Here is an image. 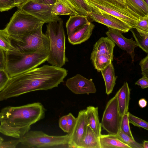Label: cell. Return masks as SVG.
Here are the masks:
<instances>
[{
    "label": "cell",
    "instance_id": "1",
    "mask_svg": "<svg viewBox=\"0 0 148 148\" xmlns=\"http://www.w3.org/2000/svg\"><path fill=\"white\" fill-rule=\"evenodd\" d=\"M67 73L64 68L47 64L10 77L0 92V101L33 91L57 87L64 82Z\"/></svg>",
    "mask_w": 148,
    "mask_h": 148
},
{
    "label": "cell",
    "instance_id": "2",
    "mask_svg": "<svg viewBox=\"0 0 148 148\" xmlns=\"http://www.w3.org/2000/svg\"><path fill=\"white\" fill-rule=\"evenodd\" d=\"M45 112L38 102L5 107L0 112V133L19 139L29 131L32 125L44 118Z\"/></svg>",
    "mask_w": 148,
    "mask_h": 148
},
{
    "label": "cell",
    "instance_id": "3",
    "mask_svg": "<svg viewBox=\"0 0 148 148\" xmlns=\"http://www.w3.org/2000/svg\"><path fill=\"white\" fill-rule=\"evenodd\" d=\"M5 70L10 77L37 67L47 60L49 52H5Z\"/></svg>",
    "mask_w": 148,
    "mask_h": 148
},
{
    "label": "cell",
    "instance_id": "4",
    "mask_svg": "<svg viewBox=\"0 0 148 148\" xmlns=\"http://www.w3.org/2000/svg\"><path fill=\"white\" fill-rule=\"evenodd\" d=\"M45 34L49 43L47 61L51 65L62 67L68 61L65 54L66 38L62 20L48 23Z\"/></svg>",
    "mask_w": 148,
    "mask_h": 148
},
{
    "label": "cell",
    "instance_id": "5",
    "mask_svg": "<svg viewBox=\"0 0 148 148\" xmlns=\"http://www.w3.org/2000/svg\"><path fill=\"white\" fill-rule=\"evenodd\" d=\"M43 25L21 35H9L13 46L21 52H49V41L42 32Z\"/></svg>",
    "mask_w": 148,
    "mask_h": 148
},
{
    "label": "cell",
    "instance_id": "6",
    "mask_svg": "<svg viewBox=\"0 0 148 148\" xmlns=\"http://www.w3.org/2000/svg\"><path fill=\"white\" fill-rule=\"evenodd\" d=\"M18 139L22 148H69L68 134L50 136L41 131H29Z\"/></svg>",
    "mask_w": 148,
    "mask_h": 148
},
{
    "label": "cell",
    "instance_id": "7",
    "mask_svg": "<svg viewBox=\"0 0 148 148\" xmlns=\"http://www.w3.org/2000/svg\"><path fill=\"white\" fill-rule=\"evenodd\" d=\"M44 23L35 17L18 9L13 14L4 29L10 36H18L36 28Z\"/></svg>",
    "mask_w": 148,
    "mask_h": 148
},
{
    "label": "cell",
    "instance_id": "8",
    "mask_svg": "<svg viewBox=\"0 0 148 148\" xmlns=\"http://www.w3.org/2000/svg\"><path fill=\"white\" fill-rule=\"evenodd\" d=\"M122 117L116 93L106 104L101 123V127L108 134L117 135L120 129Z\"/></svg>",
    "mask_w": 148,
    "mask_h": 148
},
{
    "label": "cell",
    "instance_id": "9",
    "mask_svg": "<svg viewBox=\"0 0 148 148\" xmlns=\"http://www.w3.org/2000/svg\"><path fill=\"white\" fill-rule=\"evenodd\" d=\"M54 5L40 3L31 0L19 9L35 17L44 23H49L62 19L58 15L52 14L51 10Z\"/></svg>",
    "mask_w": 148,
    "mask_h": 148
},
{
    "label": "cell",
    "instance_id": "10",
    "mask_svg": "<svg viewBox=\"0 0 148 148\" xmlns=\"http://www.w3.org/2000/svg\"><path fill=\"white\" fill-rule=\"evenodd\" d=\"M92 12L87 16L91 22H96L106 26L108 28L115 29L122 33L128 32L132 28L127 23L100 10L91 8Z\"/></svg>",
    "mask_w": 148,
    "mask_h": 148
},
{
    "label": "cell",
    "instance_id": "11",
    "mask_svg": "<svg viewBox=\"0 0 148 148\" xmlns=\"http://www.w3.org/2000/svg\"><path fill=\"white\" fill-rule=\"evenodd\" d=\"M88 125L86 110L79 111L74 126L69 135V148H82V140Z\"/></svg>",
    "mask_w": 148,
    "mask_h": 148
},
{
    "label": "cell",
    "instance_id": "12",
    "mask_svg": "<svg viewBox=\"0 0 148 148\" xmlns=\"http://www.w3.org/2000/svg\"><path fill=\"white\" fill-rule=\"evenodd\" d=\"M66 85L76 94L95 93L97 90L92 79H88L79 74L67 79Z\"/></svg>",
    "mask_w": 148,
    "mask_h": 148
},
{
    "label": "cell",
    "instance_id": "13",
    "mask_svg": "<svg viewBox=\"0 0 148 148\" xmlns=\"http://www.w3.org/2000/svg\"><path fill=\"white\" fill-rule=\"evenodd\" d=\"M108 28V30L105 33L107 37L120 48L127 51L130 56L133 63L135 55L134 49L138 47L135 41L133 40L132 38L130 39L125 37L122 32L119 30Z\"/></svg>",
    "mask_w": 148,
    "mask_h": 148
},
{
    "label": "cell",
    "instance_id": "14",
    "mask_svg": "<svg viewBox=\"0 0 148 148\" xmlns=\"http://www.w3.org/2000/svg\"><path fill=\"white\" fill-rule=\"evenodd\" d=\"M95 27L94 24L90 22L68 36L69 42L74 45L85 42L90 38Z\"/></svg>",
    "mask_w": 148,
    "mask_h": 148
},
{
    "label": "cell",
    "instance_id": "15",
    "mask_svg": "<svg viewBox=\"0 0 148 148\" xmlns=\"http://www.w3.org/2000/svg\"><path fill=\"white\" fill-rule=\"evenodd\" d=\"M91 8L100 10L107 13L127 23L132 29L134 28L138 21L110 8L98 4L88 0H84Z\"/></svg>",
    "mask_w": 148,
    "mask_h": 148
},
{
    "label": "cell",
    "instance_id": "16",
    "mask_svg": "<svg viewBox=\"0 0 148 148\" xmlns=\"http://www.w3.org/2000/svg\"><path fill=\"white\" fill-rule=\"evenodd\" d=\"M71 10L75 15L88 16L92 12L91 7L84 0H57Z\"/></svg>",
    "mask_w": 148,
    "mask_h": 148
},
{
    "label": "cell",
    "instance_id": "17",
    "mask_svg": "<svg viewBox=\"0 0 148 148\" xmlns=\"http://www.w3.org/2000/svg\"><path fill=\"white\" fill-rule=\"evenodd\" d=\"M119 112L122 117L128 112L130 99V89L127 82H124L116 93Z\"/></svg>",
    "mask_w": 148,
    "mask_h": 148
},
{
    "label": "cell",
    "instance_id": "18",
    "mask_svg": "<svg viewBox=\"0 0 148 148\" xmlns=\"http://www.w3.org/2000/svg\"><path fill=\"white\" fill-rule=\"evenodd\" d=\"M128 9L138 19L148 16V5L144 0H124Z\"/></svg>",
    "mask_w": 148,
    "mask_h": 148
},
{
    "label": "cell",
    "instance_id": "19",
    "mask_svg": "<svg viewBox=\"0 0 148 148\" xmlns=\"http://www.w3.org/2000/svg\"><path fill=\"white\" fill-rule=\"evenodd\" d=\"M85 110L88 126L99 137L101 134V126L99 117L98 107L89 106Z\"/></svg>",
    "mask_w": 148,
    "mask_h": 148
},
{
    "label": "cell",
    "instance_id": "20",
    "mask_svg": "<svg viewBox=\"0 0 148 148\" xmlns=\"http://www.w3.org/2000/svg\"><path fill=\"white\" fill-rule=\"evenodd\" d=\"M99 138L100 148H131L122 141L117 135L101 134Z\"/></svg>",
    "mask_w": 148,
    "mask_h": 148
},
{
    "label": "cell",
    "instance_id": "21",
    "mask_svg": "<svg viewBox=\"0 0 148 148\" xmlns=\"http://www.w3.org/2000/svg\"><path fill=\"white\" fill-rule=\"evenodd\" d=\"M115 44L108 37H102L94 45L91 54H107L113 56Z\"/></svg>",
    "mask_w": 148,
    "mask_h": 148
},
{
    "label": "cell",
    "instance_id": "22",
    "mask_svg": "<svg viewBox=\"0 0 148 148\" xmlns=\"http://www.w3.org/2000/svg\"><path fill=\"white\" fill-rule=\"evenodd\" d=\"M100 71L105 82L106 93L108 95L112 92L117 77L115 75L114 69L112 63L109 64Z\"/></svg>",
    "mask_w": 148,
    "mask_h": 148
},
{
    "label": "cell",
    "instance_id": "23",
    "mask_svg": "<svg viewBox=\"0 0 148 148\" xmlns=\"http://www.w3.org/2000/svg\"><path fill=\"white\" fill-rule=\"evenodd\" d=\"M89 22L87 16L78 15H70L66 23L68 36Z\"/></svg>",
    "mask_w": 148,
    "mask_h": 148
},
{
    "label": "cell",
    "instance_id": "24",
    "mask_svg": "<svg viewBox=\"0 0 148 148\" xmlns=\"http://www.w3.org/2000/svg\"><path fill=\"white\" fill-rule=\"evenodd\" d=\"M90 59L95 69L99 72L112 63L113 56L107 54H91Z\"/></svg>",
    "mask_w": 148,
    "mask_h": 148
},
{
    "label": "cell",
    "instance_id": "25",
    "mask_svg": "<svg viewBox=\"0 0 148 148\" xmlns=\"http://www.w3.org/2000/svg\"><path fill=\"white\" fill-rule=\"evenodd\" d=\"M82 148H100L99 137L88 125Z\"/></svg>",
    "mask_w": 148,
    "mask_h": 148
},
{
    "label": "cell",
    "instance_id": "26",
    "mask_svg": "<svg viewBox=\"0 0 148 148\" xmlns=\"http://www.w3.org/2000/svg\"><path fill=\"white\" fill-rule=\"evenodd\" d=\"M98 4L110 8L128 16L138 21V20L134 17L128 11L123 8L115 0H88Z\"/></svg>",
    "mask_w": 148,
    "mask_h": 148
},
{
    "label": "cell",
    "instance_id": "27",
    "mask_svg": "<svg viewBox=\"0 0 148 148\" xmlns=\"http://www.w3.org/2000/svg\"><path fill=\"white\" fill-rule=\"evenodd\" d=\"M138 46L146 53H148V34L136 32L131 29L130 30Z\"/></svg>",
    "mask_w": 148,
    "mask_h": 148
},
{
    "label": "cell",
    "instance_id": "28",
    "mask_svg": "<svg viewBox=\"0 0 148 148\" xmlns=\"http://www.w3.org/2000/svg\"><path fill=\"white\" fill-rule=\"evenodd\" d=\"M0 48L5 52L17 51L12 45L9 35L4 29H0Z\"/></svg>",
    "mask_w": 148,
    "mask_h": 148
},
{
    "label": "cell",
    "instance_id": "29",
    "mask_svg": "<svg viewBox=\"0 0 148 148\" xmlns=\"http://www.w3.org/2000/svg\"><path fill=\"white\" fill-rule=\"evenodd\" d=\"M117 135L122 141L128 145L131 148H143L142 144L136 142L134 139L128 136L120 129Z\"/></svg>",
    "mask_w": 148,
    "mask_h": 148
},
{
    "label": "cell",
    "instance_id": "30",
    "mask_svg": "<svg viewBox=\"0 0 148 148\" xmlns=\"http://www.w3.org/2000/svg\"><path fill=\"white\" fill-rule=\"evenodd\" d=\"M51 13L55 15H74V13L69 8L60 3L57 1L54 4Z\"/></svg>",
    "mask_w": 148,
    "mask_h": 148
},
{
    "label": "cell",
    "instance_id": "31",
    "mask_svg": "<svg viewBox=\"0 0 148 148\" xmlns=\"http://www.w3.org/2000/svg\"><path fill=\"white\" fill-rule=\"evenodd\" d=\"M128 118L130 123L134 125L148 130V123L145 121L134 116L128 112Z\"/></svg>",
    "mask_w": 148,
    "mask_h": 148
},
{
    "label": "cell",
    "instance_id": "32",
    "mask_svg": "<svg viewBox=\"0 0 148 148\" xmlns=\"http://www.w3.org/2000/svg\"><path fill=\"white\" fill-rule=\"evenodd\" d=\"M120 129L126 135L132 139H134L130 129L128 118V112L124 114L122 117Z\"/></svg>",
    "mask_w": 148,
    "mask_h": 148
},
{
    "label": "cell",
    "instance_id": "33",
    "mask_svg": "<svg viewBox=\"0 0 148 148\" xmlns=\"http://www.w3.org/2000/svg\"><path fill=\"white\" fill-rule=\"evenodd\" d=\"M148 16L140 17L134 29L140 33L148 34Z\"/></svg>",
    "mask_w": 148,
    "mask_h": 148
},
{
    "label": "cell",
    "instance_id": "34",
    "mask_svg": "<svg viewBox=\"0 0 148 148\" xmlns=\"http://www.w3.org/2000/svg\"><path fill=\"white\" fill-rule=\"evenodd\" d=\"M16 5L13 0H0V11H8Z\"/></svg>",
    "mask_w": 148,
    "mask_h": 148
},
{
    "label": "cell",
    "instance_id": "35",
    "mask_svg": "<svg viewBox=\"0 0 148 148\" xmlns=\"http://www.w3.org/2000/svg\"><path fill=\"white\" fill-rule=\"evenodd\" d=\"M10 78L5 70H0V92L3 88Z\"/></svg>",
    "mask_w": 148,
    "mask_h": 148
},
{
    "label": "cell",
    "instance_id": "36",
    "mask_svg": "<svg viewBox=\"0 0 148 148\" xmlns=\"http://www.w3.org/2000/svg\"><path fill=\"white\" fill-rule=\"evenodd\" d=\"M67 133L71 134L74 126L76 120L75 118L71 113L67 115Z\"/></svg>",
    "mask_w": 148,
    "mask_h": 148
},
{
    "label": "cell",
    "instance_id": "37",
    "mask_svg": "<svg viewBox=\"0 0 148 148\" xmlns=\"http://www.w3.org/2000/svg\"><path fill=\"white\" fill-rule=\"evenodd\" d=\"M143 76L148 77V55L142 59L139 62Z\"/></svg>",
    "mask_w": 148,
    "mask_h": 148
},
{
    "label": "cell",
    "instance_id": "38",
    "mask_svg": "<svg viewBox=\"0 0 148 148\" xmlns=\"http://www.w3.org/2000/svg\"><path fill=\"white\" fill-rule=\"evenodd\" d=\"M18 139L7 141H3L0 143V148H15L19 144Z\"/></svg>",
    "mask_w": 148,
    "mask_h": 148
},
{
    "label": "cell",
    "instance_id": "39",
    "mask_svg": "<svg viewBox=\"0 0 148 148\" xmlns=\"http://www.w3.org/2000/svg\"><path fill=\"white\" fill-rule=\"evenodd\" d=\"M67 115L60 117L59 120V125L60 128L64 132L67 133Z\"/></svg>",
    "mask_w": 148,
    "mask_h": 148
},
{
    "label": "cell",
    "instance_id": "40",
    "mask_svg": "<svg viewBox=\"0 0 148 148\" xmlns=\"http://www.w3.org/2000/svg\"><path fill=\"white\" fill-rule=\"evenodd\" d=\"M135 84L140 86L142 89L147 88L148 87V77L143 76L141 78L135 83Z\"/></svg>",
    "mask_w": 148,
    "mask_h": 148
},
{
    "label": "cell",
    "instance_id": "41",
    "mask_svg": "<svg viewBox=\"0 0 148 148\" xmlns=\"http://www.w3.org/2000/svg\"><path fill=\"white\" fill-rule=\"evenodd\" d=\"M5 52L0 48V70H5Z\"/></svg>",
    "mask_w": 148,
    "mask_h": 148
},
{
    "label": "cell",
    "instance_id": "42",
    "mask_svg": "<svg viewBox=\"0 0 148 148\" xmlns=\"http://www.w3.org/2000/svg\"><path fill=\"white\" fill-rule=\"evenodd\" d=\"M33 1L40 3L46 5H53L57 1V0H32Z\"/></svg>",
    "mask_w": 148,
    "mask_h": 148
},
{
    "label": "cell",
    "instance_id": "43",
    "mask_svg": "<svg viewBox=\"0 0 148 148\" xmlns=\"http://www.w3.org/2000/svg\"><path fill=\"white\" fill-rule=\"evenodd\" d=\"M32 0H13L16 7L18 9L20 8L23 5L28 2Z\"/></svg>",
    "mask_w": 148,
    "mask_h": 148
},
{
    "label": "cell",
    "instance_id": "44",
    "mask_svg": "<svg viewBox=\"0 0 148 148\" xmlns=\"http://www.w3.org/2000/svg\"><path fill=\"white\" fill-rule=\"evenodd\" d=\"M120 5H121L123 8L128 11L134 17L137 18V19L139 20V19H138L127 8L126 6L124 0H115Z\"/></svg>",
    "mask_w": 148,
    "mask_h": 148
},
{
    "label": "cell",
    "instance_id": "45",
    "mask_svg": "<svg viewBox=\"0 0 148 148\" xmlns=\"http://www.w3.org/2000/svg\"><path fill=\"white\" fill-rule=\"evenodd\" d=\"M139 106L141 108L145 107L147 104V100L144 98H141L139 99L138 102Z\"/></svg>",
    "mask_w": 148,
    "mask_h": 148
},
{
    "label": "cell",
    "instance_id": "46",
    "mask_svg": "<svg viewBox=\"0 0 148 148\" xmlns=\"http://www.w3.org/2000/svg\"><path fill=\"white\" fill-rule=\"evenodd\" d=\"M143 148H148V141L144 140L142 144Z\"/></svg>",
    "mask_w": 148,
    "mask_h": 148
},
{
    "label": "cell",
    "instance_id": "47",
    "mask_svg": "<svg viewBox=\"0 0 148 148\" xmlns=\"http://www.w3.org/2000/svg\"><path fill=\"white\" fill-rule=\"evenodd\" d=\"M4 141V139L3 138L0 136V143Z\"/></svg>",
    "mask_w": 148,
    "mask_h": 148
}]
</instances>
